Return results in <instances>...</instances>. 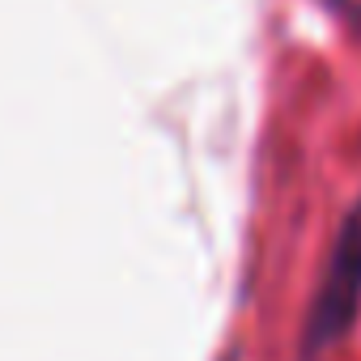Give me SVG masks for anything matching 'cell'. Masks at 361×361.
Segmentation results:
<instances>
[{"label": "cell", "instance_id": "6da1fadb", "mask_svg": "<svg viewBox=\"0 0 361 361\" xmlns=\"http://www.w3.org/2000/svg\"><path fill=\"white\" fill-rule=\"evenodd\" d=\"M357 310H361V200L344 213L340 234L327 251L323 276L306 310L302 357H323L340 336H348V327L357 323Z\"/></svg>", "mask_w": 361, "mask_h": 361}]
</instances>
